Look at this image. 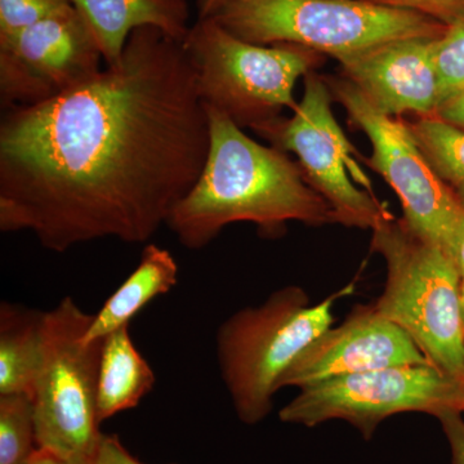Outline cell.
Masks as SVG:
<instances>
[{"instance_id": "obj_22", "label": "cell", "mask_w": 464, "mask_h": 464, "mask_svg": "<svg viewBox=\"0 0 464 464\" xmlns=\"http://www.w3.org/2000/svg\"><path fill=\"white\" fill-rule=\"evenodd\" d=\"M381 5L411 9L449 25L464 16V0H373Z\"/></svg>"}, {"instance_id": "obj_7", "label": "cell", "mask_w": 464, "mask_h": 464, "mask_svg": "<svg viewBox=\"0 0 464 464\" xmlns=\"http://www.w3.org/2000/svg\"><path fill=\"white\" fill-rule=\"evenodd\" d=\"M93 315L65 297L43 316V360L33 404L38 450L94 462L103 433L97 390L103 340L87 342Z\"/></svg>"}, {"instance_id": "obj_16", "label": "cell", "mask_w": 464, "mask_h": 464, "mask_svg": "<svg viewBox=\"0 0 464 464\" xmlns=\"http://www.w3.org/2000/svg\"><path fill=\"white\" fill-rule=\"evenodd\" d=\"M154 384V372L134 346L130 325L103 340L97 390L100 423L139 406Z\"/></svg>"}, {"instance_id": "obj_30", "label": "cell", "mask_w": 464, "mask_h": 464, "mask_svg": "<svg viewBox=\"0 0 464 464\" xmlns=\"http://www.w3.org/2000/svg\"><path fill=\"white\" fill-rule=\"evenodd\" d=\"M20 464H35V463H34V456L32 458H30V459L25 460V462H23Z\"/></svg>"}, {"instance_id": "obj_21", "label": "cell", "mask_w": 464, "mask_h": 464, "mask_svg": "<svg viewBox=\"0 0 464 464\" xmlns=\"http://www.w3.org/2000/svg\"><path fill=\"white\" fill-rule=\"evenodd\" d=\"M72 7V0H0V36L21 32Z\"/></svg>"}, {"instance_id": "obj_25", "label": "cell", "mask_w": 464, "mask_h": 464, "mask_svg": "<svg viewBox=\"0 0 464 464\" xmlns=\"http://www.w3.org/2000/svg\"><path fill=\"white\" fill-rule=\"evenodd\" d=\"M436 115L447 123L464 130V93L442 105Z\"/></svg>"}, {"instance_id": "obj_1", "label": "cell", "mask_w": 464, "mask_h": 464, "mask_svg": "<svg viewBox=\"0 0 464 464\" xmlns=\"http://www.w3.org/2000/svg\"><path fill=\"white\" fill-rule=\"evenodd\" d=\"M209 116L181 39L133 30L118 63L56 99L5 110L0 230L52 252L145 243L199 179Z\"/></svg>"}, {"instance_id": "obj_13", "label": "cell", "mask_w": 464, "mask_h": 464, "mask_svg": "<svg viewBox=\"0 0 464 464\" xmlns=\"http://www.w3.org/2000/svg\"><path fill=\"white\" fill-rule=\"evenodd\" d=\"M438 38H406L384 43L338 61L342 76L382 114L432 116L439 110L433 63Z\"/></svg>"}, {"instance_id": "obj_12", "label": "cell", "mask_w": 464, "mask_h": 464, "mask_svg": "<svg viewBox=\"0 0 464 464\" xmlns=\"http://www.w3.org/2000/svg\"><path fill=\"white\" fill-rule=\"evenodd\" d=\"M427 362L411 338L374 304H359L337 328L324 332L297 357L279 389H304L342 375Z\"/></svg>"}, {"instance_id": "obj_10", "label": "cell", "mask_w": 464, "mask_h": 464, "mask_svg": "<svg viewBox=\"0 0 464 464\" xmlns=\"http://www.w3.org/2000/svg\"><path fill=\"white\" fill-rule=\"evenodd\" d=\"M334 101L346 110L351 124L372 143L366 164L398 195L402 221L424 240L450 253L464 226L459 201L436 176L401 118L382 114L343 76H324Z\"/></svg>"}, {"instance_id": "obj_8", "label": "cell", "mask_w": 464, "mask_h": 464, "mask_svg": "<svg viewBox=\"0 0 464 464\" xmlns=\"http://www.w3.org/2000/svg\"><path fill=\"white\" fill-rule=\"evenodd\" d=\"M304 82V96L290 118L280 116L253 130L297 157L304 179L331 206L337 224L373 231L393 216L375 199L371 181L353 159L359 152L333 115L334 99L325 78L313 72Z\"/></svg>"}, {"instance_id": "obj_11", "label": "cell", "mask_w": 464, "mask_h": 464, "mask_svg": "<svg viewBox=\"0 0 464 464\" xmlns=\"http://www.w3.org/2000/svg\"><path fill=\"white\" fill-rule=\"evenodd\" d=\"M93 30L74 7L0 36V100L5 110L33 106L87 83L102 72Z\"/></svg>"}, {"instance_id": "obj_18", "label": "cell", "mask_w": 464, "mask_h": 464, "mask_svg": "<svg viewBox=\"0 0 464 464\" xmlns=\"http://www.w3.org/2000/svg\"><path fill=\"white\" fill-rule=\"evenodd\" d=\"M406 123L433 172L464 209V130L438 115L418 116Z\"/></svg>"}, {"instance_id": "obj_27", "label": "cell", "mask_w": 464, "mask_h": 464, "mask_svg": "<svg viewBox=\"0 0 464 464\" xmlns=\"http://www.w3.org/2000/svg\"><path fill=\"white\" fill-rule=\"evenodd\" d=\"M449 256H450V258L453 259L454 264H456L460 276H464V226L459 235H458L456 243H454L453 248H451Z\"/></svg>"}, {"instance_id": "obj_3", "label": "cell", "mask_w": 464, "mask_h": 464, "mask_svg": "<svg viewBox=\"0 0 464 464\" xmlns=\"http://www.w3.org/2000/svg\"><path fill=\"white\" fill-rule=\"evenodd\" d=\"M353 288V283L348 284L311 304L306 290L285 286L259 306L237 311L219 326V372L241 422L255 426L271 413L283 375L332 328L333 307Z\"/></svg>"}, {"instance_id": "obj_29", "label": "cell", "mask_w": 464, "mask_h": 464, "mask_svg": "<svg viewBox=\"0 0 464 464\" xmlns=\"http://www.w3.org/2000/svg\"><path fill=\"white\" fill-rule=\"evenodd\" d=\"M460 311H462L464 323V276H462V279H460Z\"/></svg>"}, {"instance_id": "obj_2", "label": "cell", "mask_w": 464, "mask_h": 464, "mask_svg": "<svg viewBox=\"0 0 464 464\" xmlns=\"http://www.w3.org/2000/svg\"><path fill=\"white\" fill-rule=\"evenodd\" d=\"M207 110L210 140L203 172L166 225L183 246L206 248L237 222L257 225L271 237L293 221L337 224L331 206L288 152L255 141L228 116Z\"/></svg>"}, {"instance_id": "obj_6", "label": "cell", "mask_w": 464, "mask_h": 464, "mask_svg": "<svg viewBox=\"0 0 464 464\" xmlns=\"http://www.w3.org/2000/svg\"><path fill=\"white\" fill-rule=\"evenodd\" d=\"M183 45L203 102L252 130L280 118L285 109L295 111L297 82L316 72L325 58L301 45L253 44L213 18H198Z\"/></svg>"}, {"instance_id": "obj_20", "label": "cell", "mask_w": 464, "mask_h": 464, "mask_svg": "<svg viewBox=\"0 0 464 464\" xmlns=\"http://www.w3.org/2000/svg\"><path fill=\"white\" fill-rule=\"evenodd\" d=\"M439 109L464 93V16L445 27L433 45Z\"/></svg>"}, {"instance_id": "obj_14", "label": "cell", "mask_w": 464, "mask_h": 464, "mask_svg": "<svg viewBox=\"0 0 464 464\" xmlns=\"http://www.w3.org/2000/svg\"><path fill=\"white\" fill-rule=\"evenodd\" d=\"M72 5L93 30L106 66L118 63L139 27H158L181 41L191 27L186 0H72Z\"/></svg>"}, {"instance_id": "obj_26", "label": "cell", "mask_w": 464, "mask_h": 464, "mask_svg": "<svg viewBox=\"0 0 464 464\" xmlns=\"http://www.w3.org/2000/svg\"><path fill=\"white\" fill-rule=\"evenodd\" d=\"M232 2L235 0H197L198 14L200 20L215 17Z\"/></svg>"}, {"instance_id": "obj_5", "label": "cell", "mask_w": 464, "mask_h": 464, "mask_svg": "<svg viewBox=\"0 0 464 464\" xmlns=\"http://www.w3.org/2000/svg\"><path fill=\"white\" fill-rule=\"evenodd\" d=\"M212 18L253 44L301 45L337 61L399 39L439 38L447 27L373 0H235Z\"/></svg>"}, {"instance_id": "obj_28", "label": "cell", "mask_w": 464, "mask_h": 464, "mask_svg": "<svg viewBox=\"0 0 464 464\" xmlns=\"http://www.w3.org/2000/svg\"><path fill=\"white\" fill-rule=\"evenodd\" d=\"M34 463H35V464H94V462H90V460L63 459V458L52 456V454L45 453V451H42V450H36L35 454H34Z\"/></svg>"}, {"instance_id": "obj_24", "label": "cell", "mask_w": 464, "mask_h": 464, "mask_svg": "<svg viewBox=\"0 0 464 464\" xmlns=\"http://www.w3.org/2000/svg\"><path fill=\"white\" fill-rule=\"evenodd\" d=\"M94 464H146L133 457L121 439L115 435H103L101 440L99 451H97Z\"/></svg>"}, {"instance_id": "obj_23", "label": "cell", "mask_w": 464, "mask_h": 464, "mask_svg": "<svg viewBox=\"0 0 464 464\" xmlns=\"http://www.w3.org/2000/svg\"><path fill=\"white\" fill-rule=\"evenodd\" d=\"M462 411H447L440 415L445 436L450 448L451 464H464V420Z\"/></svg>"}, {"instance_id": "obj_19", "label": "cell", "mask_w": 464, "mask_h": 464, "mask_svg": "<svg viewBox=\"0 0 464 464\" xmlns=\"http://www.w3.org/2000/svg\"><path fill=\"white\" fill-rule=\"evenodd\" d=\"M38 450L33 399L0 395V464H20Z\"/></svg>"}, {"instance_id": "obj_9", "label": "cell", "mask_w": 464, "mask_h": 464, "mask_svg": "<svg viewBox=\"0 0 464 464\" xmlns=\"http://www.w3.org/2000/svg\"><path fill=\"white\" fill-rule=\"evenodd\" d=\"M464 413V384L435 365H400L331 378L299 389L280 411V420L316 427L328 420L353 424L366 440L387 418L447 411Z\"/></svg>"}, {"instance_id": "obj_4", "label": "cell", "mask_w": 464, "mask_h": 464, "mask_svg": "<svg viewBox=\"0 0 464 464\" xmlns=\"http://www.w3.org/2000/svg\"><path fill=\"white\" fill-rule=\"evenodd\" d=\"M372 249L387 267L375 308L411 338L427 362L464 384L462 276L453 259L393 217L374 228Z\"/></svg>"}, {"instance_id": "obj_15", "label": "cell", "mask_w": 464, "mask_h": 464, "mask_svg": "<svg viewBox=\"0 0 464 464\" xmlns=\"http://www.w3.org/2000/svg\"><path fill=\"white\" fill-rule=\"evenodd\" d=\"M177 282L179 265L172 253L157 244H149L142 250L136 270L109 297L99 313L93 315L84 340H105L111 333L130 325L140 311L159 295L169 293Z\"/></svg>"}, {"instance_id": "obj_17", "label": "cell", "mask_w": 464, "mask_h": 464, "mask_svg": "<svg viewBox=\"0 0 464 464\" xmlns=\"http://www.w3.org/2000/svg\"><path fill=\"white\" fill-rule=\"evenodd\" d=\"M43 316L9 302L0 306V395L33 399L43 360Z\"/></svg>"}]
</instances>
